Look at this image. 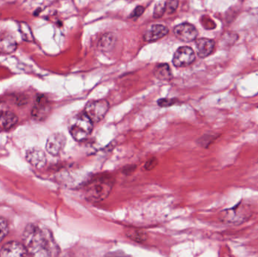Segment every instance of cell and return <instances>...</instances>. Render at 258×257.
I'll return each mask as SVG.
<instances>
[{
    "label": "cell",
    "mask_w": 258,
    "mask_h": 257,
    "mask_svg": "<svg viewBox=\"0 0 258 257\" xmlns=\"http://www.w3.org/2000/svg\"><path fill=\"white\" fill-rule=\"evenodd\" d=\"M67 138L60 133L51 134L46 142V151L50 155L57 156L61 152L66 145Z\"/></svg>",
    "instance_id": "obj_8"
},
{
    "label": "cell",
    "mask_w": 258,
    "mask_h": 257,
    "mask_svg": "<svg viewBox=\"0 0 258 257\" xmlns=\"http://www.w3.org/2000/svg\"><path fill=\"white\" fill-rule=\"evenodd\" d=\"M126 235L132 241L138 243L144 242L147 239V233L140 229H128L126 232Z\"/></svg>",
    "instance_id": "obj_18"
},
{
    "label": "cell",
    "mask_w": 258,
    "mask_h": 257,
    "mask_svg": "<svg viewBox=\"0 0 258 257\" xmlns=\"http://www.w3.org/2000/svg\"><path fill=\"white\" fill-rule=\"evenodd\" d=\"M0 257H29V253L24 244L11 241L2 247Z\"/></svg>",
    "instance_id": "obj_10"
},
{
    "label": "cell",
    "mask_w": 258,
    "mask_h": 257,
    "mask_svg": "<svg viewBox=\"0 0 258 257\" xmlns=\"http://www.w3.org/2000/svg\"><path fill=\"white\" fill-rule=\"evenodd\" d=\"M114 181L111 177L103 176L91 181L85 190L86 200L95 203L104 200L111 193Z\"/></svg>",
    "instance_id": "obj_2"
},
{
    "label": "cell",
    "mask_w": 258,
    "mask_h": 257,
    "mask_svg": "<svg viewBox=\"0 0 258 257\" xmlns=\"http://www.w3.org/2000/svg\"><path fill=\"white\" fill-rule=\"evenodd\" d=\"M195 60V51L190 47H180L174 53L173 64L177 67H184L192 64Z\"/></svg>",
    "instance_id": "obj_6"
},
{
    "label": "cell",
    "mask_w": 258,
    "mask_h": 257,
    "mask_svg": "<svg viewBox=\"0 0 258 257\" xmlns=\"http://www.w3.org/2000/svg\"><path fill=\"white\" fill-rule=\"evenodd\" d=\"M174 33L177 39L184 42L196 40L199 34L195 26L189 23H183L176 26L174 29Z\"/></svg>",
    "instance_id": "obj_7"
},
{
    "label": "cell",
    "mask_w": 258,
    "mask_h": 257,
    "mask_svg": "<svg viewBox=\"0 0 258 257\" xmlns=\"http://www.w3.org/2000/svg\"><path fill=\"white\" fill-rule=\"evenodd\" d=\"M200 22H201L202 25H203V27H204L206 30H214V29L216 28L217 27L215 21H214L210 17L208 16V15H203V16H202L201 19H200Z\"/></svg>",
    "instance_id": "obj_21"
},
{
    "label": "cell",
    "mask_w": 258,
    "mask_h": 257,
    "mask_svg": "<svg viewBox=\"0 0 258 257\" xmlns=\"http://www.w3.org/2000/svg\"><path fill=\"white\" fill-rule=\"evenodd\" d=\"M144 7H143L142 6H138L135 9H134L133 12L131 14L129 18H139L140 16L143 15V13L144 12Z\"/></svg>",
    "instance_id": "obj_24"
},
{
    "label": "cell",
    "mask_w": 258,
    "mask_h": 257,
    "mask_svg": "<svg viewBox=\"0 0 258 257\" xmlns=\"http://www.w3.org/2000/svg\"><path fill=\"white\" fill-rule=\"evenodd\" d=\"M157 159H156V158H151V159L148 160V161L146 162L145 165H144V167H145L146 170H151L156 167V166L157 165Z\"/></svg>",
    "instance_id": "obj_26"
},
{
    "label": "cell",
    "mask_w": 258,
    "mask_h": 257,
    "mask_svg": "<svg viewBox=\"0 0 258 257\" xmlns=\"http://www.w3.org/2000/svg\"><path fill=\"white\" fill-rule=\"evenodd\" d=\"M93 129V122L86 116V113H82L76 115L70 121V134L76 141L81 142L86 140L90 135Z\"/></svg>",
    "instance_id": "obj_4"
},
{
    "label": "cell",
    "mask_w": 258,
    "mask_h": 257,
    "mask_svg": "<svg viewBox=\"0 0 258 257\" xmlns=\"http://www.w3.org/2000/svg\"><path fill=\"white\" fill-rule=\"evenodd\" d=\"M23 241L31 257H57L60 252L51 232L38 225L30 224L26 227Z\"/></svg>",
    "instance_id": "obj_1"
},
{
    "label": "cell",
    "mask_w": 258,
    "mask_h": 257,
    "mask_svg": "<svg viewBox=\"0 0 258 257\" xmlns=\"http://www.w3.org/2000/svg\"><path fill=\"white\" fill-rule=\"evenodd\" d=\"M169 30L168 27L162 24H155L151 26L144 35V39L146 42H155L168 35Z\"/></svg>",
    "instance_id": "obj_13"
},
{
    "label": "cell",
    "mask_w": 258,
    "mask_h": 257,
    "mask_svg": "<svg viewBox=\"0 0 258 257\" xmlns=\"http://www.w3.org/2000/svg\"><path fill=\"white\" fill-rule=\"evenodd\" d=\"M153 74L158 79L169 81L172 78V73L168 63H160L155 67Z\"/></svg>",
    "instance_id": "obj_15"
},
{
    "label": "cell",
    "mask_w": 258,
    "mask_h": 257,
    "mask_svg": "<svg viewBox=\"0 0 258 257\" xmlns=\"http://www.w3.org/2000/svg\"><path fill=\"white\" fill-rule=\"evenodd\" d=\"M116 36L113 33H106L98 42V49L102 51H109L116 44Z\"/></svg>",
    "instance_id": "obj_16"
},
{
    "label": "cell",
    "mask_w": 258,
    "mask_h": 257,
    "mask_svg": "<svg viewBox=\"0 0 258 257\" xmlns=\"http://www.w3.org/2000/svg\"><path fill=\"white\" fill-rule=\"evenodd\" d=\"M17 43L12 36H5L0 39V52L9 54L16 49Z\"/></svg>",
    "instance_id": "obj_17"
},
{
    "label": "cell",
    "mask_w": 258,
    "mask_h": 257,
    "mask_svg": "<svg viewBox=\"0 0 258 257\" xmlns=\"http://www.w3.org/2000/svg\"><path fill=\"white\" fill-rule=\"evenodd\" d=\"M19 27L20 33H21V36H22V38L24 40H33V33H32L31 30H30V27L26 23H21Z\"/></svg>",
    "instance_id": "obj_19"
},
{
    "label": "cell",
    "mask_w": 258,
    "mask_h": 257,
    "mask_svg": "<svg viewBox=\"0 0 258 257\" xmlns=\"http://www.w3.org/2000/svg\"><path fill=\"white\" fill-rule=\"evenodd\" d=\"M178 2L177 1H168L166 2V10L168 13H173L175 12L176 9L178 7Z\"/></svg>",
    "instance_id": "obj_25"
},
{
    "label": "cell",
    "mask_w": 258,
    "mask_h": 257,
    "mask_svg": "<svg viewBox=\"0 0 258 257\" xmlns=\"http://www.w3.org/2000/svg\"><path fill=\"white\" fill-rule=\"evenodd\" d=\"M197 54L201 58L210 56L215 49V42L207 38H200L196 41Z\"/></svg>",
    "instance_id": "obj_12"
},
{
    "label": "cell",
    "mask_w": 258,
    "mask_h": 257,
    "mask_svg": "<svg viewBox=\"0 0 258 257\" xmlns=\"http://www.w3.org/2000/svg\"><path fill=\"white\" fill-rule=\"evenodd\" d=\"M176 103V100L170 99V98H162L158 101V105L160 107H168L174 105Z\"/></svg>",
    "instance_id": "obj_23"
},
{
    "label": "cell",
    "mask_w": 258,
    "mask_h": 257,
    "mask_svg": "<svg viewBox=\"0 0 258 257\" xmlns=\"http://www.w3.org/2000/svg\"><path fill=\"white\" fill-rule=\"evenodd\" d=\"M26 158L30 164L37 168H41L46 164V156L45 152L38 148L29 149L26 155Z\"/></svg>",
    "instance_id": "obj_14"
},
{
    "label": "cell",
    "mask_w": 258,
    "mask_h": 257,
    "mask_svg": "<svg viewBox=\"0 0 258 257\" xmlns=\"http://www.w3.org/2000/svg\"><path fill=\"white\" fill-rule=\"evenodd\" d=\"M110 109V104L106 100H97L88 103L84 113L92 122H99L105 117Z\"/></svg>",
    "instance_id": "obj_5"
},
{
    "label": "cell",
    "mask_w": 258,
    "mask_h": 257,
    "mask_svg": "<svg viewBox=\"0 0 258 257\" xmlns=\"http://www.w3.org/2000/svg\"><path fill=\"white\" fill-rule=\"evenodd\" d=\"M252 215L251 207L248 204L240 201L235 206L221 211L219 214V219L225 224L239 226L248 221Z\"/></svg>",
    "instance_id": "obj_3"
},
{
    "label": "cell",
    "mask_w": 258,
    "mask_h": 257,
    "mask_svg": "<svg viewBox=\"0 0 258 257\" xmlns=\"http://www.w3.org/2000/svg\"><path fill=\"white\" fill-rule=\"evenodd\" d=\"M9 232V226L6 220L0 217V242L7 235Z\"/></svg>",
    "instance_id": "obj_22"
},
{
    "label": "cell",
    "mask_w": 258,
    "mask_h": 257,
    "mask_svg": "<svg viewBox=\"0 0 258 257\" xmlns=\"http://www.w3.org/2000/svg\"><path fill=\"white\" fill-rule=\"evenodd\" d=\"M51 112V106L48 99L43 95L38 97L36 104L32 110V117L37 121L45 120Z\"/></svg>",
    "instance_id": "obj_9"
},
{
    "label": "cell",
    "mask_w": 258,
    "mask_h": 257,
    "mask_svg": "<svg viewBox=\"0 0 258 257\" xmlns=\"http://www.w3.org/2000/svg\"><path fill=\"white\" fill-rule=\"evenodd\" d=\"M18 122V116L6 104L0 103V128L9 130L13 128Z\"/></svg>",
    "instance_id": "obj_11"
},
{
    "label": "cell",
    "mask_w": 258,
    "mask_h": 257,
    "mask_svg": "<svg viewBox=\"0 0 258 257\" xmlns=\"http://www.w3.org/2000/svg\"><path fill=\"white\" fill-rule=\"evenodd\" d=\"M165 11H166V2H159L155 6L154 11H153V18H156V19L160 18L165 14Z\"/></svg>",
    "instance_id": "obj_20"
}]
</instances>
